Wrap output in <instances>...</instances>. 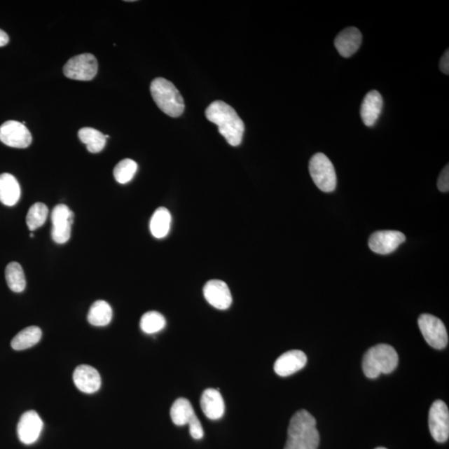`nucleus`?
<instances>
[{"mask_svg": "<svg viewBox=\"0 0 449 449\" xmlns=\"http://www.w3.org/2000/svg\"><path fill=\"white\" fill-rule=\"evenodd\" d=\"M308 363V357L301 350H290L279 357L274 364L278 375L287 377L300 371Z\"/></svg>", "mask_w": 449, "mask_h": 449, "instance_id": "4468645a", "label": "nucleus"}, {"mask_svg": "<svg viewBox=\"0 0 449 449\" xmlns=\"http://www.w3.org/2000/svg\"><path fill=\"white\" fill-rule=\"evenodd\" d=\"M165 326V317L157 311H148L141 318L140 327L146 334H155L163 331Z\"/></svg>", "mask_w": 449, "mask_h": 449, "instance_id": "a878e982", "label": "nucleus"}, {"mask_svg": "<svg viewBox=\"0 0 449 449\" xmlns=\"http://www.w3.org/2000/svg\"><path fill=\"white\" fill-rule=\"evenodd\" d=\"M440 70L444 74H449V51L448 50L444 53V55L442 57L441 60H440L439 64Z\"/></svg>", "mask_w": 449, "mask_h": 449, "instance_id": "7c9ffc66", "label": "nucleus"}, {"mask_svg": "<svg viewBox=\"0 0 449 449\" xmlns=\"http://www.w3.org/2000/svg\"><path fill=\"white\" fill-rule=\"evenodd\" d=\"M74 219V214L64 204H59L52 212V238L57 244H64L71 237V226Z\"/></svg>", "mask_w": 449, "mask_h": 449, "instance_id": "6e6552de", "label": "nucleus"}, {"mask_svg": "<svg viewBox=\"0 0 449 449\" xmlns=\"http://www.w3.org/2000/svg\"><path fill=\"white\" fill-rule=\"evenodd\" d=\"M21 189L19 182L10 173L0 175V202L4 205L13 207L19 202Z\"/></svg>", "mask_w": 449, "mask_h": 449, "instance_id": "6ab92c4d", "label": "nucleus"}, {"mask_svg": "<svg viewBox=\"0 0 449 449\" xmlns=\"http://www.w3.org/2000/svg\"><path fill=\"white\" fill-rule=\"evenodd\" d=\"M438 188L440 192L448 193L449 191V167L447 165L438 177L437 182Z\"/></svg>", "mask_w": 449, "mask_h": 449, "instance_id": "c756f323", "label": "nucleus"}, {"mask_svg": "<svg viewBox=\"0 0 449 449\" xmlns=\"http://www.w3.org/2000/svg\"><path fill=\"white\" fill-rule=\"evenodd\" d=\"M0 141L11 148H26L32 142V135L25 124L11 120L0 127Z\"/></svg>", "mask_w": 449, "mask_h": 449, "instance_id": "9d476101", "label": "nucleus"}, {"mask_svg": "<svg viewBox=\"0 0 449 449\" xmlns=\"http://www.w3.org/2000/svg\"><path fill=\"white\" fill-rule=\"evenodd\" d=\"M97 61L91 53H83L70 59L64 67V74L67 78L78 81H90L97 73Z\"/></svg>", "mask_w": 449, "mask_h": 449, "instance_id": "0eeeda50", "label": "nucleus"}, {"mask_svg": "<svg viewBox=\"0 0 449 449\" xmlns=\"http://www.w3.org/2000/svg\"><path fill=\"white\" fill-rule=\"evenodd\" d=\"M170 415L174 424L184 426L188 424L195 415L192 403L184 398L177 399L171 408Z\"/></svg>", "mask_w": 449, "mask_h": 449, "instance_id": "5701e85b", "label": "nucleus"}, {"mask_svg": "<svg viewBox=\"0 0 449 449\" xmlns=\"http://www.w3.org/2000/svg\"><path fill=\"white\" fill-rule=\"evenodd\" d=\"M375 449H387V448L380 447V448H377Z\"/></svg>", "mask_w": 449, "mask_h": 449, "instance_id": "473e14b6", "label": "nucleus"}, {"mask_svg": "<svg viewBox=\"0 0 449 449\" xmlns=\"http://www.w3.org/2000/svg\"><path fill=\"white\" fill-rule=\"evenodd\" d=\"M137 171V164L132 159L126 158L118 163L113 170L114 179L120 184L131 181Z\"/></svg>", "mask_w": 449, "mask_h": 449, "instance_id": "cd10ccee", "label": "nucleus"}, {"mask_svg": "<svg viewBox=\"0 0 449 449\" xmlns=\"http://www.w3.org/2000/svg\"><path fill=\"white\" fill-rule=\"evenodd\" d=\"M406 241V235L398 230H379L368 239V247L373 252L388 255L397 250Z\"/></svg>", "mask_w": 449, "mask_h": 449, "instance_id": "9b49d317", "label": "nucleus"}, {"mask_svg": "<svg viewBox=\"0 0 449 449\" xmlns=\"http://www.w3.org/2000/svg\"><path fill=\"white\" fill-rule=\"evenodd\" d=\"M6 278L8 288L13 292L25 291L26 279L23 268L18 262H11L6 269Z\"/></svg>", "mask_w": 449, "mask_h": 449, "instance_id": "393cba45", "label": "nucleus"}, {"mask_svg": "<svg viewBox=\"0 0 449 449\" xmlns=\"http://www.w3.org/2000/svg\"><path fill=\"white\" fill-rule=\"evenodd\" d=\"M206 117L219 127V131L228 144L237 146L242 144L244 124L233 106L225 102L215 101L207 106Z\"/></svg>", "mask_w": 449, "mask_h": 449, "instance_id": "f257e3e1", "label": "nucleus"}, {"mask_svg": "<svg viewBox=\"0 0 449 449\" xmlns=\"http://www.w3.org/2000/svg\"><path fill=\"white\" fill-rule=\"evenodd\" d=\"M42 331L37 326H29L21 331L11 341L12 348L15 350H24L38 344L41 340Z\"/></svg>", "mask_w": 449, "mask_h": 449, "instance_id": "4be33fe9", "label": "nucleus"}, {"mask_svg": "<svg viewBox=\"0 0 449 449\" xmlns=\"http://www.w3.org/2000/svg\"><path fill=\"white\" fill-rule=\"evenodd\" d=\"M399 357L392 346L385 344L372 347L364 354L363 371L370 379H376L381 373H392L397 368Z\"/></svg>", "mask_w": 449, "mask_h": 449, "instance_id": "7ed1b4c3", "label": "nucleus"}, {"mask_svg": "<svg viewBox=\"0 0 449 449\" xmlns=\"http://www.w3.org/2000/svg\"><path fill=\"white\" fill-rule=\"evenodd\" d=\"M191 436L194 439H202L204 436V430L197 415H195L188 423Z\"/></svg>", "mask_w": 449, "mask_h": 449, "instance_id": "c85d7f7f", "label": "nucleus"}, {"mask_svg": "<svg viewBox=\"0 0 449 449\" xmlns=\"http://www.w3.org/2000/svg\"><path fill=\"white\" fill-rule=\"evenodd\" d=\"M311 179L324 193H332L336 188L337 177L334 165L326 155L319 153L311 158L309 164Z\"/></svg>", "mask_w": 449, "mask_h": 449, "instance_id": "39448f33", "label": "nucleus"}, {"mask_svg": "<svg viewBox=\"0 0 449 449\" xmlns=\"http://www.w3.org/2000/svg\"><path fill=\"white\" fill-rule=\"evenodd\" d=\"M384 100L380 93L376 90L368 92L362 102L360 116L366 127L375 125L383 110Z\"/></svg>", "mask_w": 449, "mask_h": 449, "instance_id": "dca6fc26", "label": "nucleus"}, {"mask_svg": "<svg viewBox=\"0 0 449 449\" xmlns=\"http://www.w3.org/2000/svg\"><path fill=\"white\" fill-rule=\"evenodd\" d=\"M362 43V34L355 27H350L337 35L335 46L342 57H350L359 50Z\"/></svg>", "mask_w": 449, "mask_h": 449, "instance_id": "f3484780", "label": "nucleus"}, {"mask_svg": "<svg viewBox=\"0 0 449 449\" xmlns=\"http://www.w3.org/2000/svg\"><path fill=\"white\" fill-rule=\"evenodd\" d=\"M431 435L438 443L446 442L449 437V412L446 403L436 400L431 406L429 415Z\"/></svg>", "mask_w": 449, "mask_h": 449, "instance_id": "1a4fd4ad", "label": "nucleus"}, {"mask_svg": "<svg viewBox=\"0 0 449 449\" xmlns=\"http://www.w3.org/2000/svg\"><path fill=\"white\" fill-rule=\"evenodd\" d=\"M113 310L108 302L97 301L88 311V321L92 326H106L112 321Z\"/></svg>", "mask_w": 449, "mask_h": 449, "instance_id": "412c9836", "label": "nucleus"}, {"mask_svg": "<svg viewBox=\"0 0 449 449\" xmlns=\"http://www.w3.org/2000/svg\"><path fill=\"white\" fill-rule=\"evenodd\" d=\"M417 323L427 343L436 350L445 348L448 336L441 319L432 315L424 314L420 315Z\"/></svg>", "mask_w": 449, "mask_h": 449, "instance_id": "423d86ee", "label": "nucleus"}, {"mask_svg": "<svg viewBox=\"0 0 449 449\" xmlns=\"http://www.w3.org/2000/svg\"><path fill=\"white\" fill-rule=\"evenodd\" d=\"M172 223L171 213L167 208L160 207L155 211L151 219L150 230L156 238L166 237L170 231Z\"/></svg>", "mask_w": 449, "mask_h": 449, "instance_id": "aec40b11", "label": "nucleus"}, {"mask_svg": "<svg viewBox=\"0 0 449 449\" xmlns=\"http://www.w3.org/2000/svg\"><path fill=\"white\" fill-rule=\"evenodd\" d=\"M319 434L317 421L308 411L300 410L291 417L284 449H317Z\"/></svg>", "mask_w": 449, "mask_h": 449, "instance_id": "f03ea898", "label": "nucleus"}, {"mask_svg": "<svg viewBox=\"0 0 449 449\" xmlns=\"http://www.w3.org/2000/svg\"><path fill=\"white\" fill-rule=\"evenodd\" d=\"M151 95L160 109L172 118L180 117L184 113V97L172 82L163 78L153 80L150 86Z\"/></svg>", "mask_w": 449, "mask_h": 449, "instance_id": "20e7f679", "label": "nucleus"}, {"mask_svg": "<svg viewBox=\"0 0 449 449\" xmlns=\"http://www.w3.org/2000/svg\"><path fill=\"white\" fill-rule=\"evenodd\" d=\"M8 41H10L8 35L4 31L0 29V47L6 46Z\"/></svg>", "mask_w": 449, "mask_h": 449, "instance_id": "2f4dec72", "label": "nucleus"}, {"mask_svg": "<svg viewBox=\"0 0 449 449\" xmlns=\"http://www.w3.org/2000/svg\"><path fill=\"white\" fill-rule=\"evenodd\" d=\"M203 294L208 303L216 309L228 310L233 303L228 284L220 279L209 281L203 288Z\"/></svg>", "mask_w": 449, "mask_h": 449, "instance_id": "ddd939ff", "label": "nucleus"}, {"mask_svg": "<svg viewBox=\"0 0 449 449\" xmlns=\"http://www.w3.org/2000/svg\"><path fill=\"white\" fill-rule=\"evenodd\" d=\"M43 421L36 411H27L21 416L17 427L18 436L27 445L37 441L43 430Z\"/></svg>", "mask_w": 449, "mask_h": 449, "instance_id": "f8f14e48", "label": "nucleus"}, {"mask_svg": "<svg viewBox=\"0 0 449 449\" xmlns=\"http://www.w3.org/2000/svg\"><path fill=\"white\" fill-rule=\"evenodd\" d=\"M73 379L75 386L85 394H93L99 391L102 380L99 371L96 368L82 364L75 368Z\"/></svg>", "mask_w": 449, "mask_h": 449, "instance_id": "2eb2a0df", "label": "nucleus"}, {"mask_svg": "<svg viewBox=\"0 0 449 449\" xmlns=\"http://www.w3.org/2000/svg\"><path fill=\"white\" fill-rule=\"evenodd\" d=\"M78 137L83 144L87 146L88 152L92 153H100L105 148L106 139L97 129L83 127L78 131Z\"/></svg>", "mask_w": 449, "mask_h": 449, "instance_id": "b1692460", "label": "nucleus"}, {"mask_svg": "<svg viewBox=\"0 0 449 449\" xmlns=\"http://www.w3.org/2000/svg\"><path fill=\"white\" fill-rule=\"evenodd\" d=\"M201 408L209 420H220L225 413V403L219 389H207L202 394Z\"/></svg>", "mask_w": 449, "mask_h": 449, "instance_id": "a211bd4d", "label": "nucleus"}, {"mask_svg": "<svg viewBox=\"0 0 449 449\" xmlns=\"http://www.w3.org/2000/svg\"><path fill=\"white\" fill-rule=\"evenodd\" d=\"M48 215V209L46 204L41 202L34 203L29 208L28 214H27V226L30 230H34L46 223Z\"/></svg>", "mask_w": 449, "mask_h": 449, "instance_id": "bb28decb", "label": "nucleus"}]
</instances>
